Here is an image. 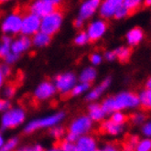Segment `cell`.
Instances as JSON below:
<instances>
[{
    "label": "cell",
    "mask_w": 151,
    "mask_h": 151,
    "mask_svg": "<svg viewBox=\"0 0 151 151\" xmlns=\"http://www.w3.org/2000/svg\"><path fill=\"white\" fill-rule=\"evenodd\" d=\"M61 22H63V15L59 10L44 17L43 19L40 21L41 32L49 35V36L53 35L60 29Z\"/></svg>",
    "instance_id": "cell-1"
},
{
    "label": "cell",
    "mask_w": 151,
    "mask_h": 151,
    "mask_svg": "<svg viewBox=\"0 0 151 151\" xmlns=\"http://www.w3.org/2000/svg\"><path fill=\"white\" fill-rule=\"evenodd\" d=\"M60 1H53V0H40V1L35 2L31 7V14L36 15L39 17H46L53 12L58 11L60 6Z\"/></svg>",
    "instance_id": "cell-2"
},
{
    "label": "cell",
    "mask_w": 151,
    "mask_h": 151,
    "mask_svg": "<svg viewBox=\"0 0 151 151\" xmlns=\"http://www.w3.org/2000/svg\"><path fill=\"white\" fill-rule=\"evenodd\" d=\"M138 104L139 97L133 93H122L114 98V111L136 107Z\"/></svg>",
    "instance_id": "cell-3"
},
{
    "label": "cell",
    "mask_w": 151,
    "mask_h": 151,
    "mask_svg": "<svg viewBox=\"0 0 151 151\" xmlns=\"http://www.w3.org/2000/svg\"><path fill=\"white\" fill-rule=\"evenodd\" d=\"M64 114L63 113H58L51 115V116L46 117V118H42L39 120H34L30 122L28 126L25 128L26 133H30L35 130H37L40 127H51L56 125L57 123H59L61 119L63 118Z\"/></svg>",
    "instance_id": "cell-4"
},
{
    "label": "cell",
    "mask_w": 151,
    "mask_h": 151,
    "mask_svg": "<svg viewBox=\"0 0 151 151\" xmlns=\"http://www.w3.org/2000/svg\"><path fill=\"white\" fill-rule=\"evenodd\" d=\"M25 119V113L20 108H15L7 111L2 117V126L5 128H12L20 124Z\"/></svg>",
    "instance_id": "cell-5"
},
{
    "label": "cell",
    "mask_w": 151,
    "mask_h": 151,
    "mask_svg": "<svg viewBox=\"0 0 151 151\" xmlns=\"http://www.w3.org/2000/svg\"><path fill=\"white\" fill-rule=\"evenodd\" d=\"M40 28V19L33 14L26 16L22 19L21 32L24 35H31L36 33Z\"/></svg>",
    "instance_id": "cell-6"
},
{
    "label": "cell",
    "mask_w": 151,
    "mask_h": 151,
    "mask_svg": "<svg viewBox=\"0 0 151 151\" xmlns=\"http://www.w3.org/2000/svg\"><path fill=\"white\" fill-rule=\"evenodd\" d=\"M22 19L19 15L13 14L8 16L2 25V30L5 33H19L21 31Z\"/></svg>",
    "instance_id": "cell-7"
},
{
    "label": "cell",
    "mask_w": 151,
    "mask_h": 151,
    "mask_svg": "<svg viewBox=\"0 0 151 151\" xmlns=\"http://www.w3.org/2000/svg\"><path fill=\"white\" fill-rule=\"evenodd\" d=\"M92 127V120L88 116H81L77 118L70 127V133L80 136L88 132Z\"/></svg>",
    "instance_id": "cell-8"
},
{
    "label": "cell",
    "mask_w": 151,
    "mask_h": 151,
    "mask_svg": "<svg viewBox=\"0 0 151 151\" xmlns=\"http://www.w3.org/2000/svg\"><path fill=\"white\" fill-rule=\"evenodd\" d=\"M75 76L73 73H64L56 77L55 85L56 88L61 93H67L70 89H73L75 84Z\"/></svg>",
    "instance_id": "cell-9"
},
{
    "label": "cell",
    "mask_w": 151,
    "mask_h": 151,
    "mask_svg": "<svg viewBox=\"0 0 151 151\" xmlns=\"http://www.w3.org/2000/svg\"><path fill=\"white\" fill-rule=\"evenodd\" d=\"M106 30V24L103 20H96L93 22L88 28V38L92 41L100 39Z\"/></svg>",
    "instance_id": "cell-10"
},
{
    "label": "cell",
    "mask_w": 151,
    "mask_h": 151,
    "mask_svg": "<svg viewBox=\"0 0 151 151\" xmlns=\"http://www.w3.org/2000/svg\"><path fill=\"white\" fill-rule=\"evenodd\" d=\"M122 5L121 0H107L104 1L100 8V14L104 17H110L114 16L117 8Z\"/></svg>",
    "instance_id": "cell-11"
},
{
    "label": "cell",
    "mask_w": 151,
    "mask_h": 151,
    "mask_svg": "<svg viewBox=\"0 0 151 151\" xmlns=\"http://www.w3.org/2000/svg\"><path fill=\"white\" fill-rule=\"evenodd\" d=\"M55 93V87L50 83L44 82L39 85V87L35 91V97L39 100L47 99Z\"/></svg>",
    "instance_id": "cell-12"
},
{
    "label": "cell",
    "mask_w": 151,
    "mask_h": 151,
    "mask_svg": "<svg viewBox=\"0 0 151 151\" xmlns=\"http://www.w3.org/2000/svg\"><path fill=\"white\" fill-rule=\"evenodd\" d=\"M100 2L98 0H90V1L84 2L81 8H80V19H85L90 17L97 9Z\"/></svg>",
    "instance_id": "cell-13"
},
{
    "label": "cell",
    "mask_w": 151,
    "mask_h": 151,
    "mask_svg": "<svg viewBox=\"0 0 151 151\" xmlns=\"http://www.w3.org/2000/svg\"><path fill=\"white\" fill-rule=\"evenodd\" d=\"M76 147L79 151H94L95 141L92 137L84 136L77 139Z\"/></svg>",
    "instance_id": "cell-14"
},
{
    "label": "cell",
    "mask_w": 151,
    "mask_h": 151,
    "mask_svg": "<svg viewBox=\"0 0 151 151\" xmlns=\"http://www.w3.org/2000/svg\"><path fill=\"white\" fill-rule=\"evenodd\" d=\"M30 41L31 40L29 38H27L26 36H23L17 40L14 41L10 45V50H12V53L17 55L19 53L26 50L30 46V43H31Z\"/></svg>",
    "instance_id": "cell-15"
},
{
    "label": "cell",
    "mask_w": 151,
    "mask_h": 151,
    "mask_svg": "<svg viewBox=\"0 0 151 151\" xmlns=\"http://www.w3.org/2000/svg\"><path fill=\"white\" fill-rule=\"evenodd\" d=\"M101 132L104 133V134H109V135H118L119 133L123 131L122 125H118L115 124L113 121H105L102 124L101 126Z\"/></svg>",
    "instance_id": "cell-16"
},
{
    "label": "cell",
    "mask_w": 151,
    "mask_h": 151,
    "mask_svg": "<svg viewBox=\"0 0 151 151\" xmlns=\"http://www.w3.org/2000/svg\"><path fill=\"white\" fill-rule=\"evenodd\" d=\"M111 83V80L109 78L107 79H105L104 81L98 86V87H96L94 90H93L90 93H89L87 96H86V99L88 101H92V100H95L97 99L98 97L102 94V93L105 90L106 88H107L109 86Z\"/></svg>",
    "instance_id": "cell-17"
},
{
    "label": "cell",
    "mask_w": 151,
    "mask_h": 151,
    "mask_svg": "<svg viewBox=\"0 0 151 151\" xmlns=\"http://www.w3.org/2000/svg\"><path fill=\"white\" fill-rule=\"evenodd\" d=\"M127 38L130 45H137L143 39V31L139 28H135L127 33Z\"/></svg>",
    "instance_id": "cell-18"
},
{
    "label": "cell",
    "mask_w": 151,
    "mask_h": 151,
    "mask_svg": "<svg viewBox=\"0 0 151 151\" xmlns=\"http://www.w3.org/2000/svg\"><path fill=\"white\" fill-rule=\"evenodd\" d=\"M89 115H90V119L94 121H100L104 116V112L102 109V106L99 104H92L89 107Z\"/></svg>",
    "instance_id": "cell-19"
},
{
    "label": "cell",
    "mask_w": 151,
    "mask_h": 151,
    "mask_svg": "<svg viewBox=\"0 0 151 151\" xmlns=\"http://www.w3.org/2000/svg\"><path fill=\"white\" fill-rule=\"evenodd\" d=\"M96 77V70L93 68H86L83 70V73L80 75V80L82 83H92Z\"/></svg>",
    "instance_id": "cell-20"
},
{
    "label": "cell",
    "mask_w": 151,
    "mask_h": 151,
    "mask_svg": "<svg viewBox=\"0 0 151 151\" xmlns=\"http://www.w3.org/2000/svg\"><path fill=\"white\" fill-rule=\"evenodd\" d=\"M50 42V36L43 32H38L33 37V43L38 47L46 46Z\"/></svg>",
    "instance_id": "cell-21"
},
{
    "label": "cell",
    "mask_w": 151,
    "mask_h": 151,
    "mask_svg": "<svg viewBox=\"0 0 151 151\" xmlns=\"http://www.w3.org/2000/svg\"><path fill=\"white\" fill-rule=\"evenodd\" d=\"M139 142L137 136H129L123 144L124 151H136V147Z\"/></svg>",
    "instance_id": "cell-22"
},
{
    "label": "cell",
    "mask_w": 151,
    "mask_h": 151,
    "mask_svg": "<svg viewBox=\"0 0 151 151\" xmlns=\"http://www.w3.org/2000/svg\"><path fill=\"white\" fill-rule=\"evenodd\" d=\"M139 104L144 110H151V90H146L140 94Z\"/></svg>",
    "instance_id": "cell-23"
},
{
    "label": "cell",
    "mask_w": 151,
    "mask_h": 151,
    "mask_svg": "<svg viewBox=\"0 0 151 151\" xmlns=\"http://www.w3.org/2000/svg\"><path fill=\"white\" fill-rule=\"evenodd\" d=\"M114 53H115V57H117L120 61H122V63H127L131 56L132 50L129 48L122 47V48H118L114 51Z\"/></svg>",
    "instance_id": "cell-24"
},
{
    "label": "cell",
    "mask_w": 151,
    "mask_h": 151,
    "mask_svg": "<svg viewBox=\"0 0 151 151\" xmlns=\"http://www.w3.org/2000/svg\"><path fill=\"white\" fill-rule=\"evenodd\" d=\"M122 4L127 8V11L130 14L131 12H135L137 9V8L140 6L141 2L139 0H126V1L122 2Z\"/></svg>",
    "instance_id": "cell-25"
},
{
    "label": "cell",
    "mask_w": 151,
    "mask_h": 151,
    "mask_svg": "<svg viewBox=\"0 0 151 151\" xmlns=\"http://www.w3.org/2000/svg\"><path fill=\"white\" fill-rule=\"evenodd\" d=\"M136 151H151V140L144 139L139 141L136 147Z\"/></svg>",
    "instance_id": "cell-26"
},
{
    "label": "cell",
    "mask_w": 151,
    "mask_h": 151,
    "mask_svg": "<svg viewBox=\"0 0 151 151\" xmlns=\"http://www.w3.org/2000/svg\"><path fill=\"white\" fill-rule=\"evenodd\" d=\"M102 106V109L104 110V114L105 113H111L114 111V98H108L105 101H104Z\"/></svg>",
    "instance_id": "cell-27"
},
{
    "label": "cell",
    "mask_w": 151,
    "mask_h": 151,
    "mask_svg": "<svg viewBox=\"0 0 151 151\" xmlns=\"http://www.w3.org/2000/svg\"><path fill=\"white\" fill-rule=\"evenodd\" d=\"M89 87H90V84H89V83H81V84H79V85H75L73 88L72 92H70V94L73 95V96L74 95H78L80 93H83L84 91H86Z\"/></svg>",
    "instance_id": "cell-28"
},
{
    "label": "cell",
    "mask_w": 151,
    "mask_h": 151,
    "mask_svg": "<svg viewBox=\"0 0 151 151\" xmlns=\"http://www.w3.org/2000/svg\"><path fill=\"white\" fill-rule=\"evenodd\" d=\"M127 116H126L125 114H123L120 112H116V113H114L112 115L111 121H113L115 124H118V125H122L123 123H125L127 121Z\"/></svg>",
    "instance_id": "cell-29"
},
{
    "label": "cell",
    "mask_w": 151,
    "mask_h": 151,
    "mask_svg": "<svg viewBox=\"0 0 151 151\" xmlns=\"http://www.w3.org/2000/svg\"><path fill=\"white\" fill-rule=\"evenodd\" d=\"M17 144V138H12L2 146V147L0 148V151H11L12 149H14Z\"/></svg>",
    "instance_id": "cell-30"
},
{
    "label": "cell",
    "mask_w": 151,
    "mask_h": 151,
    "mask_svg": "<svg viewBox=\"0 0 151 151\" xmlns=\"http://www.w3.org/2000/svg\"><path fill=\"white\" fill-rule=\"evenodd\" d=\"M129 15V12L127 11V9L123 6V4L117 8L116 12L114 14V17H116V19H123V17H125L126 16Z\"/></svg>",
    "instance_id": "cell-31"
},
{
    "label": "cell",
    "mask_w": 151,
    "mask_h": 151,
    "mask_svg": "<svg viewBox=\"0 0 151 151\" xmlns=\"http://www.w3.org/2000/svg\"><path fill=\"white\" fill-rule=\"evenodd\" d=\"M89 38H88V35L87 33L85 32H81L78 36L76 37L75 39V43L77 44V45H83V44H85L87 41H88Z\"/></svg>",
    "instance_id": "cell-32"
},
{
    "label": "cell",
    "mask_w": 151,
    "mask_h": 151,
    "mask_svg": "<svg viewBox=\"0 0 151 151\" xmlns=\"http://www.w3.org/2000/svg\"><path fill=\"white\" fill-rule=\"evenodd\" d=\"M15 92H16V87H15V85L14 84H8L5 88L4 94L6 97H8V98H10V97H12L15 94Z\"/></svg>",
    "instance_id": "cell-33"
},
{
    "label": "cell",
    "mask_w": 151,
    "mask_h": 151,
    "mask_svg": "<svg viewBox=\"0 0 151 151\" xmlns=\"http://www.w3.org/2000/svg\"><path fill=\"white\" fill-rule=\"evenodd\" d=\"M145 119H146V115L144 114H135L131 116L132 122L135 124H140L142 122H144Z\"/></svg>",
    "instance_id": "cell-34"
},
{
    "label": "cell",
    "mask_w": 151,
    "mask_h": 151,
    "mask_svg": "<svg viewBox=\"0 0 151 151\" xmlns=\"http://www.w3.org/2000/svg\"><path fill=\"white\" fill-rule=\"evenodd\" d=\"M50 134H51L52 137L59 138L64 134V131L61 127H56V128H53V129L50 130Z\"/></svg>",
    "instance_id": "cell-35"
},
{
    "label": "cell",
    "mask_w": 151,
    "mask_h": 151,
    "mask_svg": "<svg viewBox=\"0 0 151 151\" xmlns=\"http://www.w3.org/2000/svg\"><path fill=\"white\" fill-rule=\"evenodd\" d=\"M10 53V46L9 45H5L3 44V46L0 47V56L6 58L8 54Z\"/></svg>",
    "instance_id": "cell-36"
},
{
    "label": "cell",
    "mask_w": 151,
    "mask_h": 151,
    "mask_svg": "<svg viewBox=\"0 0 151 151\" xmlns=\"http://www.w3.org/2000/svg\"><path fill=\"white\" fill-rule=\"evenodd\" d=\"M17 151H43V149L40 145H36L34 147H26Z\"/></svg>",
    "instance_id": "cell-37"
},
{
    "label": "cell",
    "mask_w": 151,
    "mask_h": 151,
    "mask_svg": "<svg viewBox=\"0 0 151 151\" xmlns=\"http://www.w3.org/2000/svg\"><path fill=\"white\" fill-rule=\"evenodd\" d=\"M17 59V54H14V53H12V52H10L9 54H8L5 58V60H6V61L7 63H14V61Z\"/></svg>",
    "instance_id": "cell-38"
},
{
    "label": "cell",
    "mask_w": 151,
    "mask_h": 151,
    "mask_svg": "<svg viewBox=\"0 0 151 151\" xmlns=\"http://www.w3.org/2000/svg\"><path fill=\"white\" fill-rule=\"evenodd\" d=\"M90 59H91V61L93 64H99L102 60V58L99 54H93Z\"/></svg>",
    "instance_id": "cell-39"
},
{
    "label": "cell",
    "mask_w": 151,
    "mask_h": 151,
    "mask_svg": "<svg viewBox=\"0 0 151 151\" xmlns=\"http://www.w3.org/2000/svg\"><path fill=\"white\" fill-rule=\"evenodd\" d=\"M143 133L147 137H151V123H147L144 126Z\"/></svg>",
    "instance_id": "cell-40"
},
{
    "label": "cell",
    "mask_w": 151,
    "mask_h": 151,
    "mask_svg": "<svg viewBox=\"0 0 151 151\" xmlns=\"http://www.w3.org/2000/svg\"><path fill=\"white\" fill-rule=\"evenodd\" d=\"M78 139V137L72 134V133H69V135L67 136V138H66V141L67 142H70V143H73V142L76 141Z\"/></svg>",
    "instance_id": "cell-41"
},
{
    "label": "cell",
    "mask_w": 151,
    "mask_h": 151,
    "mask_svg": "<svg viewBox=\"0 0 151 151\" xmlns=\"http://www.w3.org/2000/svg\"><path fill=\"white\" fill-rule=\"evenodd\" d=\"M105 58H106V60H114L116 57H115L114 51H109V52L105 53Z\"/></svg>",
    "instance_id": "cell-42"
},
{
    "label": "cell",
    "mask_w": 151,
    "mask_h": 151,
    "mask_svg": "<svg viewBox=\"0 0 151 151\" xmlns=\"http://www.w3.org/2000/svg\"><path fill=\"white\" fill-rule=\"evenodd\" d=\"M9 106V104H8L6 101L4 100H0V111H2L6 108H7Z\"/></svg>",
    "instance_id": "cell-43"
},
{
    "label": "cell",
    "mask_w": 151,
    "mask_h": 151,
    "mask_svg": "<svg viewBox=\"0 0 151 151\" xmlns=\"http://www.w3.org/2000/svg\"><path fill=\"white\" fill-rule=\"evenodd\" d=\"M2 40H3V43L5 44V45H11V39L9 37L7 36H4L2 38Z\"/></svg>",
    "instance_id": "cell-44"
},
{
    "label": "cell",
    "mask_w": 151,
    "mask_h": 151,
    "mask_svg": "<svg viewBox=\"0 0 151 151\" xmlns=\"http://www.w3.org/2000/svg\"><path fill=\"white\" fill-rule=\"evenodd\" d=\"M73 25H74V27H76V28H81V27L83 26V19H76L73 22Z\"/></svg>",
    "instance_id": "cell-45"
},
{
    "label": "cell",
    "mask_w": 151,
    "mask_h": 151,
    "mask_svg": "<svg viewBox=\"0 0 151 151\" xmlns=\"http://www.w3.org/2000/svg\"><path fill=\"white\" fill-rule=\"evenodd\" d=\"M104 151H120L116 147H114V146H113V145H110V146H107L106 147V148H105V150Z\"/></svg>",
    "instance_id": "cell-46"
},
{
    "label": "cell",
    "mask_w": 151,
    "mask_h": 151,
    "mask_svg": "<svg viewBox=\"0 0 151 151\" xmlns=\"http://www.w3.org/2000/svg\"><path fill=\"white\" fill-rule=\"evenodd\" d=\"M1 70H2L3 75H6V74L9 73V68H8L7 66H6V65H3L1 67Z\"/></svg>",
    "instance_id": "cell-47"
},
{
    "label": "cell",
    "mask_w": 151,
    "mask_h": 151,
    "mask_svg": "<svg viewBox=\"0 0 151 151\" xmlns=\"http://www.w3.org/2000/svg\"><path fill=\"white\" fill-rule=\"evenodd\" d=\"M3 77H4V75H3V73H2V70H1V67H0V86L2 85V83H3Z\"/></svg>",
    "instance_id": "cell-48"
},
{
    "label": "cell",
    "mask_w": 151,
    "mask_h": 151,
    "mask_svg": "<svg viewBox=\"0 0 151 151\" xmlns=\"http://www.w3.org/2000/svg\"><path fill=\"white\" fill-rule=\"evenodd\" d=\"M147 90H151V78H149V80L147 82Z\"/></svg>",
    "instance_id": "cell-49"
},
{
    "label": "cell",
    "mask_w": 151,
    "mask_h": 151,
    "mask_svg": "<svg viewBox=\"0 0 151 151\" xmlns=\"http://www.w3.org/2000/svg\"><path fill=\"white\" fill-rule=\"evenodd\" d=\"M3 145H4V140H3V137H1V135H0V148L2 147Z\"/></svg>",
    "instance_id": "cell-50"
},
{
    "label": "cell",
    "mask_w": 151,
    "mask_h": 151,
    "mask_svg": "<svg viewBox=\"0 0 151 151\" xmlns=\"http://www.w3.org/2000/svg\"><path fill=\"white\" fill-rule=\"evenodd\" d=\"M146 6H150L151 5V0H148V1H145V3H144Z\"/></svg>",
    "instance_id": "cell-51"
},
{
    "label": "cell",
    "mask_w": 151,
    "mask_h": 151,
    "mask_svg": "<svg viewBox=\"0 0 151 151\" xmlns=\"http://www.w3.org/2000/svg\"><path fill=\"white\" fill-rule=\"evenodd\" d=\"M49 151H61L59 147H56V148H53V149H50V150H49Z\"/></svg>",
    "instance_id": "cell-52"
},
{
    "label": "cell",
    "mask_w": 151,
    "mask_h": 151,
    "mask_svg": "<svg viewBox=\"0 0 151 151\" xmlns=\"http://www.w3.org/2000/svg\"><path fill=\"white\" fill-rule=\"evenodd\" d=\"M94 151H102V150H94Z\"/></svg>",
    "instance_id": "cell-53"
}]
</instances>
